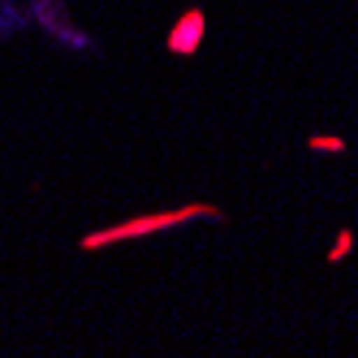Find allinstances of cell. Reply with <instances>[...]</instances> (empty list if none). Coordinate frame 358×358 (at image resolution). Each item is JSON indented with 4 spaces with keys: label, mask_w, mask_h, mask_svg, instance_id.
I'll return each instance as SVG.
<instances>
[{
    "label": "cell",
    "mask_w": 358,
    "mask_h": 358,
    "mask_svg": "<svg viewBox=\"0 0 358 358\" xmlns=\"http://www.w3.org/2000/svg\"><path fill=\"white\" fill-rule=\"evenodd\" d=\"M194 216H220L216 208H208V203H194V208H177V212H156V216H134L125 220L117 229H104V234H91L83 242V250H99V246H113V242H130V238H147V234H160V229H173V224H186Z\"/></svg>",
    "instance_id": "cell-1"
},
{
    "label": "cell",
    "mask_w": 358,
    "mask_h": 358,
    "mask_svg": "<svg viewBox=\"0 0 358 358\" xmlns=\"http://www.w3.org/2000/svg\"><path fill=\"white\" fill-rule=\"evenodd\" d=\"M203 31H208V17H203V9H190V13H182V22H177V27L169 31V52H177V57H190V52H199Z\"/></svg>",
    "instance_id": "cell-2"
},
{
    "label": "cell",
    "mask_w": 358,
    "mask_h": 358,
    "mask_svg": "<svg viewBox=\"0 0 358 358\" xmlns=\"http://www.w3.org/2000/svg\"><path fill=\"white\" fill-rule=\"evenodd\" d=\"M311 147H315V151H345L341 138H311Z\"/></svg>",
    "instance_id": "cell-3"
},
{
    "label": "cell",
    "mask_w": 358,
    "mask_h": 358,
    "mask_svg": "<svg viewBox=\"0 0 358 358\" xmlns=\"http://www.w3.org/2000/svg\"><path fill=\"white\" fill-rule=\"evenodd\" d=\"M350 246H354V238H350V234H341V238H337V250H332V255H328V259H332V264H337V259H341V255H345Z\"/></svg>",
    "instance_id": "cell-4"
}]
</instances>
